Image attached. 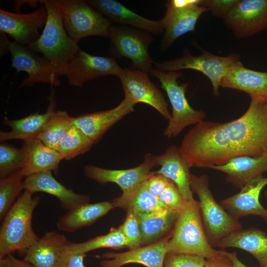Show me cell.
<instances>
[{
	"mask_svg": "<svg viewBox=\"0 0 267 267\" xmlns=\"http://www.w3.org/2000/svg\"><path fill=\"white\" fill-rule=\"evenodd\" d=\"M68 241L55 231L46 232L25 252L24 259L35 267H58Z\"/></svg>",
	"mask_w": 267,
	"mask_h": 267,
	"instance_id": "cell-24",
	"label": "cell"
},
{
	"mask_svg": "<svg viewBox=\"0 0 267 267\" xmlns=\"http://www.w3.org/2000/svg\"><path fill=\"white\" fill-rule=\"evenodd\" d=\"M122 69L112 57L92 55L80 48L67 64L64 76L70 85L81 87L86 82L100 77H119Z\"/></svg>",
	"mask_w": 267,
	"mask_h": 267,
	"instance_id": "cell-13",
	"label": "cell"
},
{
	"mask_svg": "<svg viewBox=\"0 0 267 267\" xmlns=\"http://www.w3.org/2000/svg\"><path fill=\"white\" fill-rule=\"evenodd\" d=\"M125 237L130 249L141 247V234L139 223L135 213L127 211L123 223L119 226Z\"/></svg>",
	"mask_w": 267,
	"mask_h": 267,
	"instance_id": "cell-37",
	"label": "cell"
},
{
	"mask_svg": "<svg viewBox=\"0 0 267 267\" xmlns=\"http://www.w3.org/2000/svg\"><path fill=\"white\" fill-rule=\"evenodd\" d=\"M158 199L166 207L179 213L185 208L187 203L173 181L164 190Z\"/></svg>",
	"mask_w": 267,
	"mask_h": 267,
	"instance_id": "cell-39",
	"label": "cell"
},
{
	"mask_svg": "<svg viewBox=\"0 0 267 267\" xmlns=\"http://www.w3.org/2000/svg\"><path fill=\"white\" fill-rule=\"evenodd\" d=\"M204 267H233V266L227 256V258L223 259H206Z\"/></svg>",
	"mask_w": 267,
	"mask_h": 267,
	"instance_id": "cell-44",
	"label": "cell"
},
{
	"mask_svg": "<svg viewBox=\"0 0 267 267\" xmlns=\"http://www.w3.org/2000/svg\"><path fill=\"white\" fill-rule=\"evenodd\" d=\"M93 141L74 124L59 142L56 150L63 159L70 160L88 151Z\"/></svg>",
	"mask_w": 267,
	"mask_h": 267,
	"instance_id": "cell-34",
	"label": "cell"
},
{
	"mask_svg": "<svg viewBox=\"0 0 267 267\" xmlns=\"http://www.w3.org/2000/svg\"><path fill=\"white\" fill-rule=\"evenodd\" d=\"M24 176L21 171L0 180V219L3 220L15 203V200L24 189Z\"/></svg>",
	"mask_w": 267,
	"mask_h": 267,
	"instance_id": "cell-35",
	"label": "cell"
},
{
	"mask_svg": "<svg viewBox=\"0 0 267 267\" xmlns=\"http://www.w3.org/2000/svg\"><path fill=\"white\" fill-rule=\"evenodd\" d=\"M112 57L129 59L135 69L149 72L154 62L150 57L148 47L153 42L151 33L134 27L111 25L108 30Z\"/></svg>",
	"mask_w": 267,
	"mask_h": 267,
	"instance_id": "cell-7",
	"label": "cell"
},
{
	"mask_svg": "<svg viewBox=\"0 0 267 267\" xmlns=\"http://www.w3.org/2000/svg\"><path fill=\"white\" fill-rule=\"evenodd\" d=\"M214 247L243 250L257 260L260 267H267V235L258 228L235 230L222 238Z\"/></svg>",
	"mask_w": 267,
	"mask_h": 267,
	"instance_id": "cell-27",
	"label": "cell"
},
{
	"mask_svg": "<svg viewBox=\"0 0 267 267\" xmlns=\"http://www.w3.org/2000/svg\"><path fill=\"white\" fill-rule=\"evenodd\" d=\"M179 214L169 208L148 214H136L141 231V246L171 235Z\"/></svg>",
	"mask_w": 267,
	"mask_h": 267,
	"instance_id": "cell-28",
	"label": "cell"
},
{
	"mask_svg": "<svg viewBox=\"0 0 267 267\" xmlns=\"http://www.w3.org/2000/svg\"><path fill=\"white\" fill-rule=\"evenodd\" d=\"M240 59V55L237 53L221 56L203 50L199 56L186 52L178 58L161 63L154 62V65L156 69L165 72L192 69L201 72L210 80L213 95L217 97L219 95L221 80Z\"/></svg>",
	"mask_w": 267,
	"mask_h": 267,
	"instance_id": "cell-9",
	"label": "cell"
},
{
	"mask_svg": "<svg viewBox=\"0 0 267 267\" xmlns=\"http://www.w3.org/2000/svg\"><path fill=\"white\" fill-rule=\"evenodd\" d=\"M40 4L47 9V20L40 38L26 47L42 53L54 65L59 76H64L67 64L80 48L78 42L66 32L57 0H41Z\"/></svg>",
	"mask_w": 267,
	"mask_h": 267,
	"instance_id": "cell-3",
	"label": "cell"
},
{
	"mask_svg": "<svg viewBox=\"0 0 267 267\" xmlns=\"http://www.w3.org/2000/svg\"><path fill=\"white\" fill-rule=\"evenodd\" d=\"M114 208L131 210L136 214H148L168 208L148 191L147 180L112 201Z\"/></svg>",
	"mask_w": 267,
	"mask_h": 267,
	"instance_id": "cell-31",
	"label": "cell"
},
{
	"mask_svg": "<svg viewBox=\"0 0 267 267\" xmlns=\"http://www.w3.org/2000/svg\"><path fill=\"white\" fill-rule=\"evenodd\" d=\"M27 162L25 150L11 145H0V178H3L22 170Z\"/></svg>",
	"mask_w": 267,
	"mask_h": 267,
	"instance_id": "cell-36",
	"label": "cell"
},
{
	"mask_svg": "<svg viewBox=\"0 0 267 267\" xmlns=\"http://www.w3.org/2000/svg\"><path fill=\"white\" fill-rule=\"evenodd\" d=\"M114 208L112 201L85 204L60 217L56 226L60 231L73 233L92 224Z\"/></svg>",
	"mask_w": 267,
	"mask_h": 267,
	"instance_id": "cell-30",
	"label": "cell"
},
{
	"mask_svg": "<svg viewBox=\"0 0 267 267\" xmlns=\"http://www.w3.org/2000/svg\"><path fill=\"white\" fill-rule=\"evenodd\" d=\"M190 184L192 191L199 199L204 227L213 247L224 236L241 228L238 219L231 216L215 199L207 175L196 176L191 174Z\"/></svg>",
	"mask_w": 267,
	"mask_h": 267,
	"instance_id": "cell-6",
	"label": "cell"
},
{
	"mask_svg": "<svg viewBox=\"0 0 267 267\" xmlns=\"http://www.w3.org/2000/svg\"><path fill=\"white\" fill-rule=\"evenodd\" d=\"M74 119L65 111H55L37 138L56 150L60 140L74 124Z\"/></svg>",
	"mask_w": 267,
	"mask_h": 267,
	"instance_id": "cell-33",
	"label": "cell"
},
{
	"mask_svg": "<svg viewBox=\"0 0 267 267\" xmlns=\"http://www.w3.org/2000/svg\"><path fill=\"white\" fill-rule=\"evenodd\" d=\"M220 87L244 91L251 97L267 98V72L246 68L239 61L222 78Z\"/></svg>",
	"mask_w": 267,
	"mask_h": 267,
	"instance_id": "cell-25",
	"label": "cell"
},
{
	"mask_svg": "<svg viewBox=\"0 0 267 267\" xmlns=\"http://www.w3.org/2000/svg\"><path fill=\"white\" fill-rule=\"evenodd\" d=\"M0 57L4 55L5 54L9 52V50L8 49V44L9 42V40L7 39L6 34L3 33H0Z\"/></svg>",
	"mask_w": 267,
	"mask_h": 267,
	"instance_id": "cell-46",
	"label": "cell"
},
{
	"mask_svg": "<svg viewBox=\"0 0 267 267\" xmlns=\"http://www.w3.org/2000/svg\"><path fill=\"white\" fill-rule=\"evenodd\" d=\"M0 267H35L25 260L16 259L10 254L0 259Z\"/></svg>",
	"mask_w": 267,
	"mask_h": 267,
	"instance_id": "cell-43",
	"label": "cell"
},
{
	"mask_svg": "<svg viewBox=\"0 0 267 267\" xmlns=\"http://www.w3.org/2000/svg\"><path fill=\"white\" fill-rule=\"evenodd\" d=\"M41 0H14V10L16 13H20V6L23 4H28L30 6L36 7L38 6V3H41Z\"/></svg>",
	"mask_w": 267,
	"mask_h": 267,
	"instance_id": "cell-45",
	"label": "cell"
},
{
	"mask_svg": "<svg viewBox=\"0 0 267 267\" xmlns=\"http://www.w3.org/2000/svg\"><path fill=\"white\" fill-rule=\"evenodd\" d=\"M237 39L267 29V0H238L222 19Z\"/></svg>",
	"mask_w": 267,
	"mask_h": 267,
	"instance_id": "cell-11",
	"label": "cell"
},
{
	"mask_svg": "<svg viewBox=\"0 0 267 267\" xmlns=\"http://www.w3.org/2000/svg\"><path fill=\"white\" fill-rule=\"evenodd\" d=\"M121 82L125 98L134 105L143 103L155 109L168 120L171 114L162 92L150 80L148 72L137 69L123 68L118 77Z\"/></svg>",
	"mask_w": 267,
	"mask_h": 267,
	"instance_id": "cell-12",
	"label": "cell"
},
{
	"mask_svg": "<svg viewBox=\"0 0 267 267\" xmlns=\"http://www.w3.org/2000/svg\"><path fill=\"white\" fill-rule=\"evenodd\" d=\"M199 4L178 7L173 5L169 0L166 3V14L161 20L164 31L161 44L163 48L170 46L183 35L194 31L198 19L207 11Z\"/></svg>",
	"mask_w": 267,
	"mask_h": 267,
	"instance_id": "cell-17",
	"label": "cell"
},
{
	"mask_svg": "<svg viewBox=\"0 0 267 267\" xmlns=\"http://www.w3.org/2000/svg\"><path fill=\"white\" fill-rule=\"evenodd\" d=\"M27 154V162L21 173L24 177L45 171L58 172L63 158L58 151L38 138L25 141L22 146Z\"/></svg>",
	"mask_w": 267,
	"mask_h": 267,
	"instance_id": "cell-29",
	"label": "cell"
},
{
	"mask_svg": "<svg viewBox=\"0 0 267 267\" xmlns=\"http://www.w3.org/2000/svg\"><path fill=\"white\" fill-rule=\"evenodd\" d=\"M238 0H201L199 5L218 18L223 19Z\"/></svg>",
	"mask_w": 267,
	"mask_h": 267,
	"instance_id": "cell-40",
	"label": "cell"
},
{
	"mask_svg": "<svg viewBox=\"0 0 267 267\" xmlns=\"http://www.w3.org/2000/svg\"><path fill=\"white\" fill-rule=\"evenodd\" d=\"M86 254H76L68 250L66 246L63 250L58 267H85L84 259Z\"/></svg>",
	"mask_w": 267,
	"mask_h": 267,
	"instance_id": "cell-42",
	"label": "cell"
},
{
	"mask_svg": "<svg viewBox=\"0 0 267 267\" xmlns=\"http://www.w3.org/2000/svg\"><path fill=\"white\" fill-rule=\"evenodd\" d=\"M128 247L127 240L120 227H112L106 234L100 235L81 243L68 242L66 248L76 254H86L89 251L110 248L118 250Z\"/></svg>",
	"mask_w": 267,
	"mask_h": 267,
	"instance_id": "cell-32",
	"label": "cell"
},
{
	"mask_svg": "<svg viewBox=\"0 0 267 267\" xmlns=\"http://www.w3.org/2000/svg\"><path fill=\"white\" fill-rule=\"evenodd\" d=\"M47 14L44 4L29 13H13L0 9V32L8 34L14 42L26 46L40 38L39 30L44 26Z\"/></svg>",
	"mask_w": 267,
	"mask_h": 267,
	"instance_id": "cell-14",
	"label": "cell"
},
{
	"mask_svg": "<svg viewBox=\"0 0 267 267\" xmlns=\"http://www.w3.org/2000/svg\"><path fill=\"white\" fill-rule=\"evenodd\" d=\"M55 106L54 91L52 88L49 97V105L45 113H35L19 120L4 119V124L10 127L11 130L0 132V141L13 139H22L25 141L37 138L54 112Z\"/></svg>",
	"mask_w": 267,
	"mask_h": 267,
	"instance_id": "cell-26",
	"label": "cell"
},
{
	"mask_svg": "<svg viewBox=\"0 0 267 267\" xmlns=\"http://www.w3.org/2000/svg\"><path fill=\"white\" fill-rule=\"evenodd\" d=\"M227 252L214 249L206 234L200 203L194 199L179 213L168 244V253L202 256L206 259L227 258Z\"/></svg>",
	"mask_w": 267,
	"mask_h": 267,
	"instance_id": "cell-2",
	"label": "cell"
},
{
	"mask_svg": "<svg viewBox=\"0 0 267 267\" xmlns=\"http://www.w3.org/2000/svg\"><path fill=\"white\" fill-rule=\"evenodd\" d=\"M27 190L20 195L7 213L0 228V259L15 251L26 252L39 238L32 226L40 198Z\"/></svg>",
	"mask_w": 267,
	"mask_h": 267,
	"instance_id": "cell-4",
	"label": "cell"
},
{
	"mask_svg": "<svg viewBox=\"0 0 267 267\" xmlns=\"http://www.w3.org/2000/svg\"><path fill=\"white\" fill-rule=\"evenodd\" d=\"M64 26L74 40L92 36L109 38L112 23L100 12L83 0H57Z\"/></svg>",
	"mask_w": 267,
	"mask_h": 267,
	"instance_id": "cell-8",
	"label": "cell"
},
{
	"mask_svg": "<svg viewBox=\"0 0 267 267\" xmlns=\"http://www.w3.org/2000/svg\"><path fill=\"white\" fill-rule=\"evenodd\" d=\"M264 195L265 197L267 199V189L265 191L264 193Z\"/></svg>",
	"mask_w": 267,
	"mask_h": 267,
	"instance_id": "cell-48",
	"label": "cell"
},
{
	"mask_svg": "<svg viewBox=\"0 0 267 267\" xmlns=\"http://www.w3.org/2000/svg\"><path fill=\"white\" fill-rule=\"evenodd\" d=\"M206 259L202 256L181 253H168L164 267H204Z\"/></svg>",
	"mask_w": 267,
	"mask_h": 267,
	"instance_id": "cell-38",
	"label": "cell"
},
{
	"mask_svg": "<svg viewBox=\"0 0 267 267\" xmlns=\"http://www.w3.org/2000/svg\"><path fill=\"white\" fill-rule=\"evenodd\" d=\"M227 255L233 267H247L238 259L236 252L229 253L227 252Z\"/></svg>",
	"mask_w": 267,
	"mask_h": 267,
	"instance_id": "cell-47",
	"label": "cell"
},
{
	"mask_svg": "<svg viewBox=\"0 0 267 267\" xmlns=\"http://www.w3.org/2000/svg\"><path fill=\"white\" fill-rule=\"evenodd\" d=\"M134 105L124 98L118 105L112 109L75 117L74 125L95 143L112 126L134 111Z\"/></svg>",
	"mask_w": 267,
	"mask_h": 267,
	"instance_id": "cell-19",
	"label": "cell"
},
{
	"mask_svg": "<svg viewBox=\"0 0 267 267\" xmlns=\"http://www.w3.org/2000/svg\"><path fill=\"white\" fill-rule=\"evenodd\" d=\"M172 181L162 175L152 172L147 179V185L149 192L158 198Z\"/></svg>",
	"mask_w": 267,
	"mask_h": 267,
	"instance_id": "cell-41",
	"label": "cell"
},
{
	"mask_svg": "<svg viewBox=\"0 0 267 267\" xmlns=\"http://www.w3.org/2000/svg\"><path fill=\"white\" fill-rule=\"evenodd\" d=\"M208 168L224 173L227 182L241 189L251 180L267 172V156L237 157L223 165L211 166Z\"/></svg>",
	"mask_w": 267,
	"mask_h": 267,
	"instance_id": "cell-23",
	"label": "cell"
},
{
	"mask_svg": "<svg viewBox=\"0 0 267 267\" xmlns=\"http://www.w3.org/2000/svg\"><path fill=\"white\" fill-rule=\"evenodd\" d=\"M251 99L238 119L225 123L202 121L187 132L179 150L190 167L208 168L237 157L267 156V98Z\"/></svg>",
	"mask_w": 267,
	"mask_h": 267,
	"instance_id": "cell-1",
	"label": "cell"
},
{
	"mask_svg": "<svg viewBox=\"0 0 267 267\" xmlns=\"http://www.w3.org/2000/svg\"><path fill=\"white\" fill-rule=\"evenodd\" d=\"M155 162L156 166L161 168L154 173L162 175L172 180L186 202L194 199L190 184L191 167L181 154L179 147L171 145L164 153L155 156Z\"/></svg>",
	"mask_w": 267,
	"mask_h": 267,
	"instance_id": "cell-21",
	"label": "cell"
},
{
	"mask_svg": "<svg viewBox=\"0 0 267 267\" xmlns=\"http://www.w3.org/2000/svg\"><path fill=\"white\" fill-rule=\"evenodd\" d=\"M88 2L111 23L139 29L151 34L164 31L161 20L154 21L144 18L114 0H91Z\"/></svg>",
	"mask_w": 267,
	"mask_h": 267,
	"instance_id": "cell-22",
	"label": "cell"
},
{
	"mask_svg": "<svg viewBox=\"0 0 267 267\" xmlns=\"http://www.w3.org/2000/svg\"><path fill=\"white\" fill-rule=\"evenodd\" d=\"M23 184L24 190L33 193L42 192L54 196L59 201L61 206L67 211L88 203L89 201V196L77 193L59 182L50 171L28 176L23 180Z\"/></svg>",
	"mask_w": 267,
	"mask_h": 267,
	"instance_id": "cell-20",
	"label": "cell"
},
{
	"mask_svg": "<svg viewBox=\"0 0 267 267\" xmlns=\"http://www.w3.org/2000/svg\"><path fill=\"white\" fill-rule=\"evenodd\" d=\"M172 235L154 243L130 249L122 253H106L99 257L104 259L100 267H122L131 263L146 267H164V261L168 253V242Z\"/></svg>",
	"mask_w": 267,
	"mask_h": 267,
	"instance_id": "cell-16",
	"label": "cell"
},
{
	"mask_svg": "<svg viewBox=\"0 0 267 267\" xmlns=\"http://www.w3.org/2000/svg\"><path fill=\"white\" fill-rule=\"evenodd\" d=\"M7 47L11 54V66L17 72L24 71L28 75L19 88L37 83L56 87L60 85L56 69L49 60L15 42L9 41Z\"/></svg>",
	"mask_w": 267,
	"mask_h": 267,
	"instance_id": "cell-10",
	"label": "cell"
},
{
	"mask_svg": "<svg viewBox=\"0 0 267 267\" xmlns=\"http://www.w3.org/2000/svg\"><path fill=\"white\" fill-rule=\"evenodd\" d=\"M266 185L267 177L261 176L255 178L242 188L238 193L222 200L221 205L235 219L255 215L267 222V210L259 201L260 193Z\"/></svg>",
	"mask_w": 267,
	"mask_h": 267,
	"instance_id": "cell-18",
	"label": "cell"
},
{
	"mask_svg": "<svg viewBox=\"0 0 267 267\" xmlns=\"http://www.w3.org/2000/svg\"><path fill=\"white\" fill-rule=\"evenodd\" d=\"M155 166V156L147 153L143 162L133 168L111 170L87 165L84 168V173L87 178L102 184L115 183L120 187L123 193H126L146 180L152 172V169Z\"/></svg>",
	"mask_w": 267,
	"mask_h": 267,
	"instance_id": "cell-15",
	"label": "cell"
},
{
	"mask_svg": "<svg viewBox=\"0 0 267 267\" xmlns=\"http://www.w3.org/2000/svg\"><path fill=\"white\" fill-rule=\"evenodd\" d=\"M150 73L159 80L172 107L171 118L164 132L165 136L169 138L175 137L186 127L203 121L206 113L191 107L186 98L188 84L179 85L178 83L177 80L183 77L180 71L165 72L152 68Z\"/></svg>",
	"mask_w": 267,
	"mask_h": 267,
	"instance_id": "cell-5",
	"label": "cell"
}]
</instances>
